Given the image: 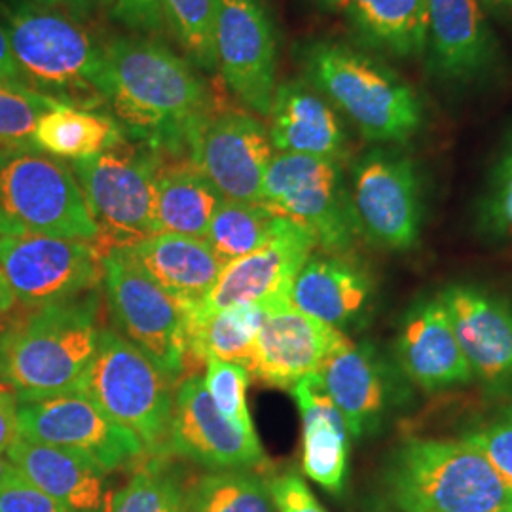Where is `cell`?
Here are the masks:
<instances>
[{"instance_id":"83f0119b","label":"cell","mask_w":512,"mask_h":512,"mask_svg":"<svg viewBox=\"0 0 512 512\" xmlns=\"http://www.w3.org/2000/svg\"><path fill=\"white\" fill-rule=\"evenodd\" d=\"M222 202L215 184L190 158H162L156 177L160 232L203 239Z\"/></svg>"},{"instance_id":"277c9868","label":"cell","mask_w":512,"mask_h":512,"mask_svg":"<svg viewBox=\"0 0 512 512\" xmlns=\"http://www.w3.org/2000/svg\"><path fill=\"white\" fill-rule=\"evenodd\" d=\"M382 478L399 512H512L511 486L467 440H403Z\"/></svg>"},{"instance_id":"3957f363","label":"cell","mask_w":512,"mask_h":512,"mask_svg":"<svg viewBox=\"0 0 512 512\" xmlns=\"http://www.w3.org/2000/svg\"><path fill=\"white\" fill-rule=\"evenodd\" d=\"M97 291L37 308L0 332V382L19 403L74 393L92 363L99 332Z\"/></svg>"},{"instance_id":"603a6c76","label":"cell","mask_w":512,"mask_h":512,"mask_svg":"<svg viewBox=\"0 0 512 512\" xmlns=\"http://www.w3.org/2000/svg\"><path fill=\"white\" fill-rule=\"evenodd\" d=\"M268 135L275 152L319 156L342 162L348 133L340 114L306 80L275 86L268 112Z\"/></svg>"},{"instance_id":"bcb514c9","label":"cell","mask_w":512,"mask_h":512,"mask_svg":"<svg viewBox=\"0 0 512 512\" xmlns=\"http://www.w3.org/2000/svg\"><path fill=\"white\" fill-rule=\"evenodd\" d=\"M16 302H18V300H16V294L12 291V287H10L8 279H6V275H4L2 268H0V315L12 310Z\"/></svg>"},{"instance_id":"7402d4cb","label":"cell","mask_w":512,"mask_h":512,"mask_svg":"<svg viewBox=\"0 0 512 512\" xmlns=\"http://www.w3.org/2000/svg\"><path fill=\"white\" fill-rule=\"evenodd\" d=\"M346 338L342 330L296 310L293 304L277 306L268 310L256 334L251 376L291 391L302 378L317 374Z\"/></svg>"},{"instance_id":"b9f144b4","label":"cell","mask_w":512,"mask_h":512,"mask_svg":"<svg viewBox=\"0 0 512 512\" xmlns=\"http://www.w3.org/2000/svg\"><path fill=\"white\" fill-rule=\"evenodd\" d=\"M110 14L137 33L160 35L164 31L160 0H114Z\"/></svg>"},{"instance_id":"7bdbcfd3","label":"cell","mask_w":512,"mask_h":512,"mask_svg":"<svg viewBox=\"0 0 512 512\" xmlns=\"http://www.w3.org/2000/svg\"><path fill=\"white\" fill-rule=\"evenodd\" d=\"M18 408L16 393L0 382V456H6L12 444L21 437Z\"/></svg>"},{"instance_id":"836d02e7","label":"cell","mask_w":512,"mask_h":512,"mask_svg":"<svg viewBox=\"0 0 512 512\" xmlns=\"http://www.w3.org/2000/svg\"><path fill=\"white\" fill-rule=\"evenodd\" d=\"M181 473L167 458H148L112 495L110 512H184Z\"/></svg>"},{"instance_id":"44dd1931","label":"cell","mask_w":512,"mask_h":512,"mask_svg":"<svg viewBox=\"0 0 512 512\" xmlns=\"http://www.w3.org/2000/svg\"><path fill=\"white\" fill-rule=\"evenodd\" d=\"M393 359L406 380L427 393L475 382L439 294L420 296L406 310L397 330Z\"/></svg>"},{"instance_id":"cb8c5ba5","label":"cell","mask_w":512,"mask_h":512,"mask_svg":"<svg viewBox=\"0 0 512 512\" xmlns=\"http://www.w3.org/2000/svg\"><path fill=\"white\" fill-rule=\"evenodd\" d=\"M21 476L67 512H110L109 471L78 452L19 437L6 452Z\"/></svg>"},{"instance_id":"ffe728a7","label":"cell","mask_w":512,"mask_h":512,"mask_svg":"<svg viewBox=\"0 0 512 512\" xmlns=\"http://www.w3.org/2000/svg\"><path fill=\"white\" fill-rule=\"evenodd\" d=\"M423 59L452 86H473L497 71L499 42L480 0H429Z\"/></svg>"},{"instance_id":"e575fe53","label":"cell","mask_w":512,"mask_h":512,"mask_svg":"<svg viewBox=\"0 0 512 512\" xmlns=\"http://www.w3.org/2000/svg\"><path fill=\"white\" fill-rule=\"evenodd\" d=\"M160 10L186 59L202 71H215L217 0H160Z\"/></svg>"},{"instance_id":"f1b7e54d","label":"cell","mask_w":512,"mask_h":512,"mask_svg":"<svg viewBox=\"0 0 512 512\" xmlns=\"http://www.w3.org/2000/svg\"><path fill=\"white\" fill-rule=\"evenodd\" d=\"M429 0H346L344 10L357 38L368 48L401 59L425 52Z\"/></svg>"},{"instance_id":"7c38bea8","label":"cell","mask_w":512,"mask_h":512,"mask_svg":"<svg viewBox=\"0 0 512 512\" xmlns=\"http://www.w3.org/2000/svg\"><path fill=\"white\" fill-rule=\"evenodd\" d=\"M0 268L16 300L35 310L92 293L103 283V255L92 241L0 236Z\"/></svg>"},{"instance_id":"484cf974","label":"cell","mask_w":512,"mask_h":512,"mask_svg":"<svg viewBox=\"0 0 512 512\" xmlns=\"http://www.w3.org/2000/svg\"><path fill=\"white\" fill-rule=\"evenodd\" d=\"M122 255L181 304H196L213 289L224 264L205 239L160 232L120 249Z\"/></svg>"},{"instance_id":"74e56055","label":"cell","mask_w":512,"mask_h":512,"mask_svg":"<svg viewBox=\"0 0 512 512\" xmlns=\"http://www.w3.org/2000/svg\"><path fill=\"white\" fill-rule=\"evenodd\" d=\"M207 372L203 376L205 389L215 406L226 420L232 421L245 433H256L253 418L247 408V385L251 374L247 368L226 363L219 359H207Z\"/></svg>"},{"instance_id":"2e32d148","label":"cell","mask_w":512,"mask_h":512,"mask_svg":"<svg viewBox=\"0 0 512 512\" xmlns=\"http://www.w3.org/2000/svg\"><path fill=\"white\" fill-rule=\"evenodd\" d=\"M274 154L268 128L245 110H209L188 141V158L234 202H262Z\"/></svg>"},{"instance_id":"7dc6e473","label":"cell","mask_w":512,"mask_h":512,"mask_svg":"<svg viewBox=\"0 0 512 512\" xmlns=\"http://www.w3.org/2000/svg\"><path fill=\"white\" fill-rule=\"evenodd\" d=\"M21 478V473L16 469V465L10 459H4L0 456V486L16 482Z\"/></svg>"},{"instance_id":"52a82bcc","label":"cell","mask_w":512,"mask_h":512,"mask_svg":"<svg viewBox=\"0 0 512 512\" xmlns=\"http://www.w3.org/2000/svg\"><path fill=\"white\" fill-rule=\"evenodd\" d=\"M78 393L143 442L150 458H169L173 382L120 332L103 327Z\"/></svg>"},{"instance_id":"681fc988","label":"cell","mask_w":512,"mask_h":512,"mask_svg":"<svg viewBox=\"0 0 512 512\" xmlns=\"http://www.w3.org/2000/svg\"><path fill=\"white\" fill-rule=\"evenodd\" d=\"M315 2L327 10H340L346 4V0H315Z\"/></svg>"},{"instance_id":"4316f807","label":"cell","mask_w":512,"mask_h":512,"mask_svg":"<svg viewBox=\"0 0 512 512\" xmlns=\"http://www.w3.org/2000/svg\"><path fill=\"white\" fill-rule=\"evenodd\" d=\"M291 393L302 416V471L327 492L340 494L348 478V423L319 372L302 378Z\"/></svg>"},{"instance_id":"4dcf8cb0","label":"cell","mask_w":512,"mask_h":512,"mask_svg":"<svg viewBox=\"0 0 512 512\" xmlns=\"http://www.w3.org/2000/svg\"><path fill=\"white\" fill-rule=\"evenodd\" d=\"M124 141H128L126 131L114 116L65 103L48 110L33 133V147L73 162L101 154Z\"/></svg>"},{"instance_id":"60d3db41","label":"cell","mask_w":512,"mask_h":512,"mask_svg":"<svg viewBox=\"0 0 512 512\" xmlns=\"http://www.w3.org/2000/svg\"><path fill=\"white\" fill-rule=\"evenodd\" d=\"M0 512H67L23 476L0 486Z\"/></svg>"},{"instance_id":"c3c4849f","label":"cell","mask_w":512,"mask_h":512,"mask_svg":"<svg viewBox=\"0 0 512 512\" xmlns=\"http://www.w3.org/2000/svg\"><path fill=\"white\" fill-rule=\"evenodd\" d=\"M484 8L492 10L495 16L501 18H512V0H480Z\"/></svg>"},{"instance_id":"d590c367","label":"cell","mask_w":512,"mask_h":512,"mask_svg":"<svg viewBox=\"0 0 512 512\" xmlns=\"http://www.w3.org/2000/svg\"><path fill=\"white\" fill-rule=\"evenodd\" d=\"M61 105L23 84L0 82V147H33L38 120Z\"/></svg>"},{"instance_id":"8d00e7d4","label":"cell","mask_w":512,"mask_h":512,"mask_svg":"<svg viewBox=\"0 0 512 512\" xmlns=\"http://www.w3.org/2000/svg\"><path fill=\"white\" fill-rule=\"evenodd\" d=\"M478 228L490 238L512 239V131L482 192Z\"/></svg>"},{"instance_id":"f35d334b","label":"cell","mask_w":512,"mask_h":512,"mask_svg":"<svg viewBox=\"0 0 512 512\" xmlns=\"http://www.w3.org/2000/svg\"><path fill=\"white\" fill-rule=\"evenodd\" d=\"M463 440L473 444L512 488V403L469 429Z\"/></svg>"},{"instance_id":"5bb4252c","label":"cell","mask_w":512,"mask_h":512,"mask_svg":"<svg viewBox=\"0 0 512 512\" xmlns=\"http://www.w3.org/2000/svg\"><path fill=\"white\" fill-rule=\"evenodd\" d=\"M18 418L23 439L78 452L109 473L147 454L129 429L78 391L19 403Z\"/></svg>"},{"instance_id":"f6af8a7d","label":"cell","mask_w":512,"mask_h":512,"mask_svg":"<svg viewBox=\"0 0 512 512\" xmlns=\"http://www.w3.org/2000/svg\"><path fill=\"white\" fill-rule=\"evenodd\" d=\"M0 82H12V84H21L18 67L14 61V54L10 48V38L0 23Z\"/></svg>"},{"instance_id":"30bf717a","label":"cell","mask_w":512,"mask_h":512,"mask_svg":"<svg viewBox=\"0 0 512 512\" xmlns=\"http://www.w3.org/2000/svg\"><path fill=\"white\" fill-rule=\"evenodd\" d=\"M103 289L116 332L175 384L186 376V319L183 304L139 272L120 249L103 255Z\"/></svg>"},{"instance_id":"9c48e42d","label":"cell","mask_w":512,"mask_h":512,"mask_svg":"<svg viewBox=\"0 0 512 512\" xmlns=\"http://www.w3.org/2000/svg\"><path fill=\"white\" fill-rule=\"evenodd\" d=\"M262 203L313 234L327 255H348L361 238L342 162L275 152Z\"/></svg>"},{"instance_id":"9a60e30c","label":"cell","mask_w":512,"mask_h":512,"mask_svg":"<svg viewBox=\"0 0 512 512\" xmlns=\"http://www.w3.org/2000/svg\"><path fill=\"white\" fill-rule=\"evenodd\" d=\"M317 247L313 234L283 219L274 238L220 270L213 289L196 304H183L190 317H207L239 304H262L266 310L293 304L294 279Z\"/></svg>"},{"instance_id":"6da1fadb","label":"cell","mask_w":512,"mask_h":512,"mask_svg":"<svg viewBox=\"0 0 512 512\" xmlns=\"http://www.w3.org/2000/svg\"><path fill=\"white\" fill-rule=\"evenodd\" d=\"M103 97L126 135L169 158H188L190 135L213 109L192 63L143 35L105 44Z\"/></svg>"},{"instance_id":"ab89813d","label":"cell","mask_w":512,"mask_h":512,"mask_svg":"<svg viewBox=\"0 0 512 512\" xmlns=\"http://www.w3.org/2000/svg\"><path fill=\"white\" fill-rule=\"evenodd\" d=\"M277 512H327L298 473H283L268 480Z\"/></svg>"},{"instance_id":"f546056e","label":"cell","mask_w":512,"mask_h":512,"mask_svg":"<svg viewBox=\"0 0 512 512\" xmlns=\"http://www.w3.org/2000/svg\"><path fill=\"white\" fill-rule=\"evenodd\" d=\"M268 310L262 304H239L207 317L186 319V353L196 363L219 359L243 366L251 374L255 357L256 334Z\"/></svg>"},{"instance_id":"e0dca14e","label":"cell","mask_w":512,"mask_h":512,"mask_svg":"<svg viewBox=\"0 0 512 512\" xmlns=\"http://www.w3.org/2000/svg\"><path fill=\"white\" fill-rule=\"evenodd\" d=\"M215 52L228 90L266 118L277 86V38L266 0H217Z\"/></svg>"},{"instance_id":"ac0fdd59","label":"cell","mask_w":512,"mask_h":512,"mask_svg":"<svg viewBox=\"0 0 512 512\" xmlns=\"http://www.w3.org/2000/svg\"><path fill=\"white\" fill-rule=\"evenodd\" d=\"M459 346L482 391L512 401V304L501 294L471 283L439 293Z\"/></svg>"},{"instance_id":"ee69618b","label":"cell","mask_w":512,"mask_h":512,"mask_svg":"<svg viewBox=\"0 0 512 512\" xmlns=\"http://www.w3.org/2000/svg\"><path fill=\"white\" fill-rule=\"evenodd\" d=\"M33 2H37L40 6H46V8H52V10L65 12L78 21H82L88 16H93L95 12L110 10L114 0H33Z\"/></svg>"},{"instance_id":"8992f818","label":"cell","mask_w":512,"mask_h":512,"mask_svg":"<svg viewBox=\"0 0 512 512\" xmlns=\"http://www.w3.org/2000/svg\"><path fill=\"white\" fill-rule=\"evenodd\" d=\"M0 236L95 243L99 228L69 165L35 147H0Z\"/></svg>"},{"instance_id":"ba28073f","label":"cell","mask_w":512,"mask_h":512,"mask_svg":"<svg viewBox=\"0 0 512 512\" xmlns=\"http://www.w3.org/2000/svg\"><path fill=\"white\" fill-rule=\"evenodd\" d=\"M162 154L128 141L71 165L99 228L101 255L160 234L156 220V177Z\"/></svg>"},{"instance_id":"4fadbf2b","label":"cell","mask_w":512,"mask_h":512,"mask_svg":"<svg viewBox=\"0 0 512 512\" xmlns=\"http://www.w3.org/2000/svg\"><path fill=\"white\" fill-rule=\"evenodd\" d=\"M319 376L353 439L380 433L412 397V384L395 359L370 342L346 338L332 351Z\"/></svg>"},{"instance_id":"d6986e66","label":"cell","mask_w":512,"mask_h":512,"mask_svg":"<svg viewBox=\"0 0 512 512\" xmlns=\"http://www.w3.org/2000/svg\"><path fill=\"white\" fill-rule=\"evenodd\" d=\"M167 456L190 459L211 471H251L266 465L256 433H245L220 414L200 374L184 376L175 391Z\"/></svg>"},{"instance_id":"d4e9b609","label":"cell","mask_w":512,"mask_h":512,"mask_svg":"<svg viewBox=\"0 0 512 512\" xmlns=\"http://www.w3.org/2000/svg\"><path fill=\"white\" fill-rule=\"evenodd\" d=\"M370 275L348 255H311L296 275L291 300L296 310L342 330L357 327L372 306Z\"/></svg>"},{"instance_id":"7a4b0ae2","label":"cell","mask_w":512,"mask_h":512,"mask_svg":"<svg viewBox=\"0 0 512 512\" xmlns=\"http://www.w3.org/2000/svg\"><path fill=\"white\" fill-rule=\"evenodd\" d=\"M300 65L311 88L370 143L404 145L425 122L418 90L384 61L351 44L311 40L300 48Z\"/></svg>"},{"instance_id":"1f68e13d","label":"cell","mask_w":512,"mask_h":512,"mask_svg":"<svg viewBox=\"0 0 512 512\" xmlns=\"http://www.w3.org/2000/svg\"><path fill=\"white\" fill-rule=\"evenodd\" d=\"M283 219L262 202L224 200L203 239L220 262L228 264L274 238Z\"/></svg>"},{"instance_id":"8fae6325","label":"cell","mask_w":512,"mask_h":512,"mask_svg":"<svg viewBox=\"0 0 512 512\" xmlns=\"http://www.w3.org/2000/svg\"><path fill=\"white\" fill-rule=\"evenodd\" d=\"M351 202L361 236L385 251H410L423 228V184L412 156L376 147L351 167Z\"/></svg>"},{"instance_id":"d6a6232c","label":"cell","mask_w":512,"mask_h":512,"mask_svg":"<svg viewBox=\"0 0 512 512\" xmlns=\"http://www.w3.org/2000/svg\"><path fill=\"white\" fill-rule=\"evenodd\" d=\"M184 512H277L268 482L251 471H211L184 492Z\"/></svg>"},{"instance_id":"5b68a950","label":"cell","mask_w":512,"mask_h":512,"mask_svg":"<svg viewBox=\"0 0 512 512\" xmlns=\"http://www.w3.org/2000/svg\"><path fill=\"white\" fill-rule=\"evenodd\" d=\"M21 84L65 105L97 110L103 97L105 46L82 21L37 2L0 4Z\"/></svg>"}]
</instances>
